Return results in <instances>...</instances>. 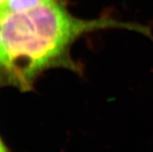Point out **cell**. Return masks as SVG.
Wrapping results in <instances>:
<instances>
[{"label":"cell","instance_id":"cell-3","mask_svg":"<svg viewBox=\"0 0 153 152\" xmlns=\"http://www.w3.org/2000/svg\"><path fill=\"white\" fill-rule=\"evenodd\" d=\"M0 152H12L0 136Z\"/></svg>","mask_w":153,"mask_h":152},{"label":"cell","instance_id":"cell-1","mask_svg":"<svg viewBox=\"0 0 153 152\" xmlns=\"http://www.w3.org/2000/svg\"><path fill=\"white\" fill-rule=\"evenodd\" d=\"M108 28L138 31L152 37L136 23L109 18L84 19L74 16L53 0L25 11L0 14V85L29 90L39 75L54 67L73 65V43L85 33Z\"/></svg>","mask_w":153,"mask_h":152},{"label":"cell","instance_id":"cell-4","mask_svg":"<svg viewBox=\"0 0 153 152\" xmlns=\"http://www.w3.org/2000/svg\"><path fill=\"white\" fill-rule=\"evenodd\" d=\"M6 1H7V0H0V6H2V5L6 2Z\"/></svg>","mask_w":153,"mask_h":152},{"label":"cell","instance_id":"cell-2","mask_svg":"<svg viewBox=\"0 0 153 152\" xmlns=\"http://www.w3.org/2000/svg\"><path fill=\"white\" fill-rule=\"evenodd\" d=\"M53 0H7L0 6V14L11 13L31 10Z\"/></svg>","mask_w":153,"mask_h":152}]
</instances>
